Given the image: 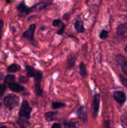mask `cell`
Listing matches in <instances>:
<instances>
[{
	"instance_id": "obj_8",
	"label": "cell",
	"mask_w": 127,
	"mask_h": 128,
	"mask_svg": "<svg viewBox=\"0 0 127 128\" xmlns=\"http://www.w3.org/2000/svg\"><path fill=\"white\" fill-rule=\"evenodd\" d=\"M9 88L11 90H12V91L14 92H21V91H23L24 90L25 88L24 86H21L19 84L17 83V82H12L11 83H10L8 85Z\"/></svg>"
},
{
	"instance_id": "obj_12",
	"label": "cell",
	"mask_w": 127,
	"mask_h": 128,
	"mask_svg": "<svg viewBox=\"0 0 127 128\" xmlns=\"http://www.w3.org/2000/svg\"><path fill=\"white\" fill-rule=\"evenodd\" d=\"M79 72L80 74L82 77H86L87 76V71L86 69V66L83 62H81L79 64Z\"/></svg>"
},
{
	"instance_id": "obj_20",
	"label": "cell",
	"mask_w": 127,
	"mask_h": 128,
	"mask_svg": "<svg viewBox=\"0 0 127 128\" xmlns=\"http://www.w3.org/2000/svg\"><path fill=\"white\" fill-rule=\"evenodd\" d=\"M108 36V32L107 30H102L100 32L99 35V37L101 40H105Z\"/></svg>"
},
{
	"instance_id": "obj_10",
	"label": "cell",
	"mask_w": 127,
	"mask_h": 128,
	"mask_svg": "<svg viewBox=\"0 0 127 128\" xmlns=\"http://www.w3.org/2000/svg\"><path fill=\"white\" fill-rule=\"evenodd\" d=\"M74 27L76 31L78 33H81V32H83L85 31L83 22L82 21H80V20H77L75 22Z\"/></svg>"
},
{
	"instance_id": "obj_7",
	"label": "cell",
	"mask_w": 127,
	"mask_h": 128,
	"mask_svg": "<svg viewBox=\"0 0 127 128\" xmlns=\"http://www.w3.org/2000/svg\"><path fill=\"white\" fill-rule=\"evenodd\" d=\"M117 33L120 36H127V22L122 24L118 26L117 29Z\"/></svg>"
},
{
	"instance_id": "obj_33",
	"label": "cell",
	"mask_w": 127,
	"mask_h": 128,
	"mask_svg": "<svg viewBox=\"0 0 127 128\" xmlns=\"http://www.w3.org/2000/svg\"><path fill=\"white\" fill-rule=\"evenodd\" d=\"M1 128H6V126H1Z\"/></svg>"
},
{
	"instance_id": "obj_17",
	"label": "cell",
	"mask_w": 127,
	"mask_h": 128,
	"mask_svg": "<svg viewBox=\"0 0 127 128\" xmlns=\"http://www.w3.org/2000/svg\"><path fill=\"white\" fill-rule=\"evenodd\" d=\"M46 6V4L44 2H39V3L36 4L34 6H32V10H34L36 11H41V10H43Z\"/></svg>"
},
{
	"instance_id": "obj_19",
	"label": "cell",
	"mask_w": 127,
	"mask_h": 128,
	"mask_svg": "<svg viewBox=\"0 0 127 128\" xmlns=\"http://www.w3.org/2000/svg\"><path fill=\"white\" fill-rule=\"evenodd\" d=\"M34 78L36 82H37V81L40 82L42 79V72H41V71H39V70H36V72H35Z\"/></svg>"
},
{
	"instance_id": "obj_28",
	"label": "cell",
	"mask_w": 127,
	"mask_h": 128,
	"mask_svg": "<svg viewBox=\"0 0 127 128\" xmlns=\"http://www.w3.org/2000/svg\"><path fill=\"white\" fill-rule=\"evenodd\" d=\"M65 26L64 24H62V27H61V28L60 29V30L57 32V34H59V35L63 34L64 31V30H65Z\"/></svg>"
},
{
	"instance_id": "obj_4",
	"label": "cell",
	"mask_w": 127,
	"mask_h": 128,
	"mask_svg": "<svg viewBox=\"0 0 127 128\" xmlns=\"http://www.w3.org/2000/svg\"><path fill=\"white\" fill-rule=\"evenodd\" d=\"M113 97L115 101L120 105L123 104L127 100V96H126L125 93L123 91H115V92H113Z\"/></svg>"
},
{
	"instance_id": "obj_21",
	"label": "cell",
	"mask_w": 127,
	"mask_h": 128,
	"mask_svg": "<svg viewBox=\"0 0 127 128\" xmlns=\"http://www.w3.org/2000/svg\"><path fill=\"white\" fill-rule=\"evenodd\" d=\"M75 58H72L69 59V61L68 62V69H70L71 68L73 67L75 62Z\"/></svg>"
},
{
	"instance_id": "obj_2",
	"label": "cell",
	"mask_w": 127,
	"mask_h": 128,
	"mask_svg": "<svg viewBox=\"0 0 127 128\" xmlns=\"http://www.w3.org/2000/svg\"><path fill=\"white\" fill-rule=\"evenodd\" d=\"M32 111V108L29 104L28 102L26 100L22 101L21 108L19 111V117L24 118L26 120H29L31 117V112Z\"/></svg>"
},
{
	"instance_id": "obj_18",
	"label": "cell",
	"mask_w": 127,
	"mask_h": 128,
	"mask_svg": "<svg viewBox=\"0 0 127 128\" xmlns=\"http://www.w3.org/2000/svg\"><path fill=\"white\" fill-rule=\"evenodd\" d=\"M65 104L64 103L60 102H53L52 103V108L53 110H57V109H61L65 107Z\"/></svg>"
},
{
	"instance_id": "obj_13",
	"label": "cell",
	"mask_w": 127,
	"mask_h": 128,
	"mask_svg": "<svg viewBox=\"0 0 127 128\" xmlns=\"http://www.w3.org/2000/svg\"><path fill=\"white\" fill-rule=\"evenodd\" d=\"M21 70V66L16 64H12L7 68V70L9 72H16Z\"/></svg>"
},
{
	"instance_id": "obj_15",
	"label": "cell",
	"mask_w": 127,
	"mask_h": 128,
	"mask_svg": "<svg viewBox=\"0 0 127 128\" xmlns=\"http://www.w3.org/2000/svg\"><path fill=\"white\" fill-rule=\"evenodd\" d=\"M35 91H36V94L39 96H42V93H43V90L41 88L40 82H39V81L36 82V84H35Z\"/></svg>"
},
{
	"instance_id": "obj_16",
	"label": "cell",
	"mask_w": 127,
	"mask_h": 128,
	"mask_svg": "<svg viewBox=\"0 0 127 128\" xmlns=\"http://www.w3.org/2000/svg\"><path fill=\"white\" fill-rule=\"evenodd\" d=\"M15 81V76L12 74H9L5 77L4 82L6 84L9 85L11 82H14Z\"/></svg>"
},
{
	"instance_id": "obj_14",
	"label": "cell",
	"mask_w": 127,
	"mask_h": 128,
	"mask_svg": "<svg viewBox=\"0 0 127 128\" xmlns=\"http://www.w3.org/2000/svg\"><path fill=\"white\" fill-rule=\"evenodd\" d=\"M26 71L27 72V75L29 78L34 77V76L36 70L34 69L33 67L31 66H26Z\"/></svg>"
},
{
	"instance_id": "obj_22",
	"label": "cell",
	"mask_w": 127,
	"mask_h": 128,
	"mask_svg": "<svg viewBox=\"0 0 127 128\" xmlns=\"http://www.w3.org/2000/svg\"><path fill=\"white\" fill-rule=\"evenodd\" d=\"M120 81L122 82V84L127 88V78H125L124 76H122V75H120Z\"/></svg>"
},
{
	"instance_id": "obj_32",
	"label": "cell",
	"mask_w": 127,
	"mask_h": 128,
	"mask_svg": "<svg viewBox=\"0 0 127 128\" xmlns=\"http://www.w3.org/2000/svg\"><path fill=\"white\" fill-rule=\"evenodd\" d=\"M125 52H127V45L125 46Z\"/></svg>"
},
{
	"instance_id": "obj_23",
	"label": "cell",
	"mask_w": 127,
	"mask_h": 128,
	"mask_svg": "<svg viewBox=\"0 0 127 128\" xmlns=\"http://www.w3.org/2000/svg\"><path fill=\"white\" fill-rule=\"evenodd\" d=\"M64 125L65 127L67 128H75L76 124L75 122H64Z\"/></svg>"
},
{
	"instance_id": "obj_1",
	"label": "cell",
	"mask_w": 127,
	"mask_h": 128,
	"mask_svg": "<svg viewBox=\"0 0 127 128\" xmlns=\"http://www.w3.org/2000/svg\"><path fill=\"white\" fill-rule=\"evenodd\" d=\"M4 106L9 110H12L19 103V98L18 96L14 94H9L7 95L4 99Z\"/></svg>"
},
{
	"instance_id": "obj_6",
	"label": "cell",
	"mask_w": 127,
	"mask_h": 128,
	"mask_svg": "<svg viewBox=\"0 0 127 128\" xmlns=\"http://www.w3.org/2000/svg\"><path fill=\"white\" fill-rule=\"evenodd\" d=\"M77 116L80 120H82L83 122H86L87 120V114L86 108L85 106H82L78 108V111L77 112Z\"/></svg>"
},
{
	"instance_id": "obj_30",
	"label": "cell",
	"mask_w": 127,
	"mask_h": 128,
	"mask_svg": "<svg viewBox=\"0 0 127 128\" xmlns=\"http://www.w3.org/2000/svg\"><path fill=\"white\" fill-rule=\"evenodd\" d=\"M51 128H61V124H58V123H54L52 126H51Z\"/></svg>"
},
{
	"instance_id": "obj_11",
	"label": "cell",
	"mask_w": 127,
	"mask_h": 128,
	"mask_svg": "<svg viewBox=\"0 0 127 128\" xmlns=\"http://www.w3.org/2000/svg\"><path fill=\"white\" fill-rule=\"evenodd\" d=\"M58 114L57 112H46L44 115L45 120L48 122H52L55 120L56 116Z\"/></svg>"
},
{
	"instance_id": "obj_5",
	"label": "cell",
	"mask_w": 127,
	"mask_h": 128,
	"mask_svg": "<svg viewBox=\"0 0 127 128\" xmlns=\"http://www.w3.org/2000/svg\"><path fill=\"white\" fill-rule=\"evenodd\" d=\"M36 28V25L35 24H32L30 25L28 30H26L25 32H23V34H22L23 38L27 39V40H30V41H33Z\"/></svg>"
},
{
	"instance_id": "obj_26",
	"label": "cell",
	"mask_w": 127,
	"mask_h": 128,
	"mask_svg": "<svg viewBox=\"0 0 127 128\" xmlns=\"http://www.w3.org/2000/svg\"><path fill=\"white\" fill-rule=\"evenodd\" d=\"M6 85L4 84H0V96H2L6 91Z\"/></svg>"
},
{
	"instance_id": "obj_9",
	"label": "cell",
	"mask_w": 127,
	"mask_h": 128,
	"mask_svg": "<svg viewBox=\"0 0 127 128\" xmlns=\"http://www.w3.org/2000/svg\"><path fill=\"white\" fill-rule=\"evenodd\" d=\"M17 9L21 13H25L26 14H27L32 11V8H27L24 4V2H21V4H19L17 6Z\"/></svg>"
},
{
	"instance_id": "obj_25",
	"label": "cell",
	"mask_w": 127,
	"mask_h": 128,
	"mask_svg": "<svg viewBox=\"0 0 127 128\" xmlns=\"http://www.w3.org/2000/svg\"><path fill=\"white\" fill-rule=\"evenodd\" d=\"M19 81L21 83H27V81H28V78L26 76H21L19 78Z\"/></svg>"
},
{
	"instance_id": "obj_24",
	"label": "cell",
	"mask_w": 127,
	"mask_h": 128,
	"mask_svg": "<svg viewBox=\"0 0 127 128\" xmlns=\"http://www.w3.org/2000/svg\"><path fill=\"white\" fill-rule=\"evenodd\" d=\"M122 70L123 72L127 75V61H125V62H122Z\"/></svg>"
},
{
	"instance_id": "obj_31",
	"label": "cell",
	"mask_w": 127,
	"mask_h": 128,
	"mask_svg": "<svg viewBox=\"0 0 127 128\" xmlns=\"http://www.w3.org/2000/svg\"><path fill=\"white\" fill-rule=\"evenodd\" d=\"M68 13H65L63 15L62 17H63V18L64 19V20H67V18H68Z\"/></svg>"
},
{
	"instance_id": "obj_3",
	"label": "cell",
	"mask_w": 127,
	"mask_h": 128,
	"mask_svg": "<svg viewBox=\"0 0 127 128\" xmlns=\"http://www.w3.org/2000/svg\"><path fill=\"white\" fill-rule=\"evenodd\" d=\"M100 102V98L99 94H95L93 98V102H92V114L94 118H96L99 111Z\"/></svg>"
},
{
	"instance_id": "obj_29",
	"label": "cell",
	"mask_w": 127,
	"mask_h": 128,
	"mask_svg": "<svg viewBox=\"0 0 127 128\" xmlns=\"http://www.w3.org/2000/svg\"><path fill=\"white\" fill-rule=\"evenodd\" d=\"M3 28V21L2 20H0V40L1 39L2 37V33H1V31H2V29Z\"/></svg>"
},
{
	"instance_id": "obj_27",
	"label": "cell",
	"mask_w": 127,
	"mask_h": 128,
	"mask_svg": "<svg viewBox=\"0 0 127 128\" xmlns=\"http://www.w3.org/2000/svg\"><path fill=\"white\" fill-rule=\"evenodd\" d=\"M61 24H62V21L61 20H54L53 22H52V25L55 27H57V26H59Z\"/></svg>"
}]
</instances>
